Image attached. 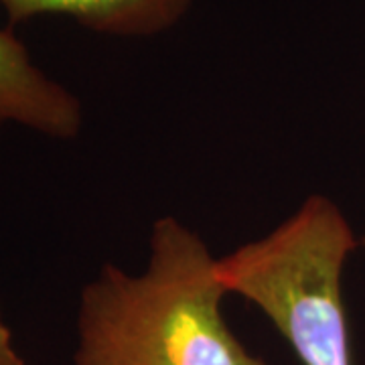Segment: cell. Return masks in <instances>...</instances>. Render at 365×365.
<instances>
[{"label": "cell", "instance_id": "3", "mask_svg": "<svg viewBox=\"0 0 365 365\" xmlns=\"http://www.w3.org/2000/svg\"><path fill=\"white\" fill-rule=\"evenodd\" d=\"M83 120L79 96L45 73L11 29H0V136L9 126H21L55 140H73Z\"/></svg>", "mask_w": 365, "mask_h": 365}, {"label": "cell", "instance_id": "1", "mask_svg": "<svg viewBox=\"0 0 365 365\" xmlns=\"http://www.w3.org/2000/svg\"><path fill=\"white\" fill-rule=\"evenodd\" d=\"M225 294L203 235L163 215L140 272L108 262L81 288L73 365H270L227 325Z\"/></svg>", "mask_w": 365, "mask_h": 365}, {"label": "cell", "instance_id": "5", "mask_svg": "<svg viewBox=\"0 0 365 365\" xmlns=\"http://www.w3.org/2000/svg\"><path fill=\"white\" fill-rule=\"evenodd\" d=\"M0 365H26L25 357L21 355L11 325L6 323L2 300H0Z\"/></svg>", "mask_w": 365, "mask_h": 365}, {"label": "cell", "instance_id": "6", "mask_svg": "<svg viewBox=\"0 0 365 365\" xmlns=\"http://www.w3.org/2000/svg\"><path fill=\"white\" fill-rule=\"evenodd\" d=\"M361 246H364V248H365V235H364V240H361Z\"/></svg>", "mask_w": 365, "mask_h": 365}, {"label": "cell", "instance_id": "4", "mask_svg": "<svg viewBox=\"0 0 365 365\" xmlns=\"http://www.w3.org/2000/svg\"><path fill=\"white\" fill-rule=\"evenodd\" d=\"M195 0H0L9 25L43 14H63L96 35L116 39H150L170 31Z\"/></svg>", "mask_w": 365, "mask_h": 365}, {"label": "cell", "instance_id": "2", "mask_svg": "<svg viewBox=\"0 0 365 365\" xmlns=\"http://www.w3.org/2000/svg\"><path fill=\"white\" fill-rule=\"evenodd\" d=\"M357 246L339 205L314 193L268 234L217 258V272L230 294L272 323L300 365H353L343 274Z\"/></svg>", "mask_w": 365, "mask_h": 365}]
</instances>
